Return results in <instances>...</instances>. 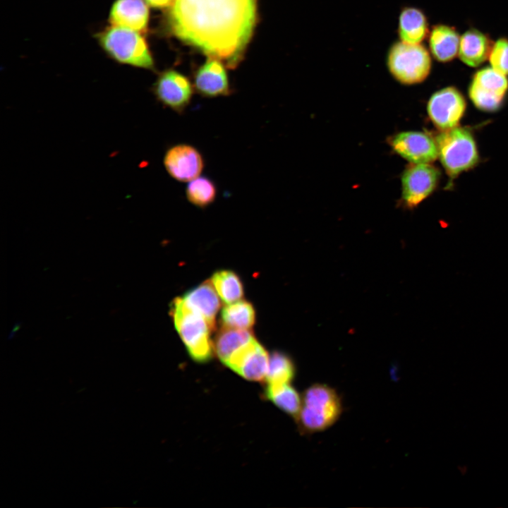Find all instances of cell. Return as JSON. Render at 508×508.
Returning <instances> with one entry per match:
<instances>
[{
	"label": "cell",
	"mask_w": 508,
	"mask_h": 508,
	"mask_svg": "<svg viewBox=\"0 0 508 508\" xmlns=\"http://www.w3.org/2000/svg\"><path fill=\"white\" fill-rule=\"evenodd\" d=\"M386 64L393 78L404 85L423 82L428 76L432 66L431 57L424 46L401 40L390 46Z\"/></svg>",
	"instance_id": "cell-5"
},
{
	"label": "cell",
	"mask_w": 508,
	"mask_h": 508,
	"mask_svg": "<svg viewBox=\"0 0 508 508\" xmlns=\"http://www.w3.org/2000/svg\"><path fill=\"white\" fill-rule=\"evenodd\" d=\"M389 144L398 155L413 164H429L438 156L436 141L422 132L399 133L390 139Z\"/></svg>",
	"instance_id": "cell-12"
},
{
	"label": "cell",
	"mask_w": 508,
	"mask_h": 508,
	"mask_svg": "<svg viewBox=\"0 0 508 508\" xmlns=\"http://www.w3.org/2000/svg\"><path fill=\"white\" fill-rule=\"evenodd\" d=\"M210 282H205L188 291L182 298L192 309L199 313L207 321L212 329L220 303L215 289Z\"/></svg>",
	"instance_id": "cell-16"
},
{
	"label": "cell",
	"mask_w": 508,
	"mask_h": 508,
	"mask_svg": "<svg viewBox=\"0 0 508 508\" xmlns=\"http://www.w3.org/2000/svg\"><path fill=\"white\" fill-rule=\"evenodd\" d=\"M397 33L399 40L404 42L420 44L428 34L425 13L416 7H404L399 16Z\"/></svg>",
	"instance_id": "cell-17"
},
{
	"label": "cell",
	"mask_w": 508,
	"mask_h": 508,
	"mask_svg": "<svg viewBox=\"0 0 508 508\" xmlns=\"http://www.w3.org/2000/svg\"><path fill=\"white\" fill-rule=\"evenodd\" d=\"M141 34L111 25L99 32L96 38L102 50L113 60L138 68L152 69L153 58Z\"/></svg>",
	"instance_id": "cell-3"
},
{
	"label": "cell",
	"mask_w": 508,
	"mask_h": 508,
	"mask_svg": "<svg viewBox=\"0 0 508 508\" xmlns=\"http://www.w3.org/2000/svg\"><path fill=\"white\" fill-rule=\"evenodd\" d=\"M164 166L173 179L186 182L200 176L204 168V160L195 147L180 143L171 146L166 151Z\"/></svg>",
	"instance_id": "cell-11"
},
{
	"label": "cell",
	"mask_w": 508,
	"mask_h": 508,
	"mask_svg": "<svg viewBox=\"0 0 508 508\" xmlns=\"http://www.w3.org/2000/svg\"><path fill=\"white\" fill-rule=\"evenodd\" d=\"M169 30L178 39L236 67L253 35L256 0H172Z\"/></svg>",
	"instance_id": "cell-1"
},
{
	"label": "cell",
	"mask_w": 508,
	"mask_h": 508,
	"mask_svg": "<svg viewBox=\"0 0 508 508\" xmlns=\"http://www.w3.org/2000/svg\"><path fill=\"white\" fill-rule=\"evenodd\" d=\"M491 48L490 40L485 34L471 29L460 37L459 58L466 65L476 67L487 59Z\"/></svg>",
	"instance_id": "cell-18"
},
{
	"label": "cell",
	"mask_w": 508,
	"mask_h": 508,
	"mask_svg": "<svg viewBox=\"0 0 508 508\" xmlns=\"http://www.w3.org/2000/svg\"><path fill=\"white\" fill-rule=\"evenodd\" d=\"M193 86L203 97L229 95L231 90L224 63L217 58L208 56L205 62L195 71Z\"/></svg>",
	"instance_id": "cell-14"
},
{
	"label": "cell",
	"mask_w": 508,
	"mask_h": 508,
	"mask_svg": "<svg viewBox=\"0 0 508 508\" xmlns=\"http://www.w3.org/2000/svg\"><path fill=\"white\" fill-rule=\"evenodd\" d=\"M290 384H267L265 395L266 399L296 420L301 408L302 395Z\"/></svg>",
	"instance_id": "cell-21"
},
{
	"label": "cell",
	"mask_w": 508,
	"mask_h": 508,
	"mask_svg": "<svg viewBox=\"0 0 508 508\" xmlns=\"http://www.w3.org/2000/svg\"><path fill=\"white\" fill-rule=\"evenodd\" d=\"M253 338L248 329L223 327L215 337L213 348L217 357L225 365L233 355Z\"/></svg>",
	"instance_id": "cell-20"
},
{
	"label": "cell",
	"mask_w": 508,
	"mask_h": 508,
	"mask_svg": "<svg viewBox=\"0 0 508 508\" xmlns=\"http://www.w3.org/2000/svg\"><path fill=\"white\" fill-rule=\"evenodd\" d=\"M508 90L505 75L492 67L482 68L473 75L468 93L473 104L483 111L497 110Z\"/></svg>",
	"instance_id": "cell-7"
},
{
	"label": "cell",
	"mask_w": 508,
	"mask_h": 508,
	"mask_svg": "<svg viewBox=\"0 0 508 508\" xmlns=\"http://www.w3.org/2000/svg\"><path fill=\"white\" fill-rule=\"evenodd\" d=\"M188 200L199 207L212 204L217 196V187L213 181L206 176H198L189 181L186 189Z\"/></svg>",
	"instance_id": "cell-25"
},
{
	"label": "cell",
	"mask_w": 508,
	"mask_h": 508,
	"mask_svg": "<svg viewBox=\"0 0 508 508\" xmlns=\"http://www.w3.org/2000/svg\"><path fill=\"white\" fill-rule=\"evenodd\" d=\"M145 2L155 8H168L172 0H145Z\"/></svg>",
	"instance_id": "cell-27"
},
{
	"label": "cell",
	"mask_w": 508,
	"mask_h": 508,
	"mask_svg": "<svg viewBox=\"0 0 508 508\" xmlns=\"http://www.w3.org/2000/svg\"><path fill=\"white\" fill-rule=\"evenodd\" d=\"M152 92L164 107L183 113L190 102L193 87L186 76L174 69H168L159 74Z\"/></svg>",
	"instance_id": "cell-8"
},
{
	"label": "cell",
	"mask_w": 508,
	"mask_h": 508,
	"mask_svg": "<svg viewBox=\"0 0 508 508\" xmlns=\"http://www.w3.org/2000/svg\"><path fill=\"white\" fill-rule=\"evenodd\" d=\"M295 374L294 363L289 356L279 351L272 353L266 376L267 384H290Z\"/></svg>",
	"instance_id": "cell-24"
},
{
	"label": "cell",
	"mask_w": 508,
	"mask_h": 508,
	"mask_svg": "<svg viewBox=\"0 0 508 508\" xmlns=\"http://www.w3.org/2000/svg\"><path fill=\"white\" fill-rule=\"evenodd\" d=\"M149 16L145 0H115L109 11V22L143 34L147 32Z\"/></svg>",
	"instance_id": "cell-15"
},
{
	"label": "cell",
	"mask_w": 508,
	"mask_h": 508,
	"mask_svg": "<svg viewBox=\"0 0 508 508\" xmlns=\"http://www.w3.org/2000/svg\"><path fill=\"white\" fill-rule=\"evenodd\" d=\"M211 282L218 296L225 303L240 300L243 295V287L239 277L230 270L217 271L212 275Z\"/></svg>",
	"instance_id": "cell-23"
},
{
	"label": "cell",
	"mask_w": 508,
	"mask_h": 508,
	"mask_svg": "<svg viewBox=\"0 0 508 508\" xmlns=\"http://www.w3.org/2000/svg\"><path fill=\"white\" fill-rule=\"evenodd\" d=\"M460 37L452 28L437 25L429 34V47L433 57L440 62L452 60L459 52Z\"/></svg>",
	"instance_id": "cell-19"
},
{
	"label": "cell",
	"mask_w": 508,
	"mask_h": 508,
	"mask_svg": "<svg viewBox=\"0 0 508 508\" xmlns=\"http://www.w3.org/2000/svg\"><path fill=\"white\" fill-rule=\"evenodd\" d=\"M490 63L497 71L508 75V40L499 39L492 47L489 55Z\"/></svg>",
	"instance_id": "cell-26"
},
{
	"label": "cell",
	"mask_w": 508,
	"mask_h": 508,
	"mask_svg": "<svg viewBox=\"0 0 508 508\" xmlns=\"http://www.w3.org/2000/svg\"><path fill=\"white\" fill-rule=\"evenodd\" d=\"M436 143L440 161L452 177L472 168L478 160L475 140L465 128L456 126L444 131Z\"/></svg>",
	"instance_id": "cell-6"
},
{
	"label": "cell",
	"mask_w": 508,
	"mask_h": 508,
	"mask_svg": "<svg viewBox=\"0 0 508 508\" xmlns=\"http://www.w3.org/2000/svg\"><path fill=\"white\" fill-rule=\"evenodd\" d=\"M269 359L267 351L253 338L225 365L246 380L260 382L266 379Z\"/></svg>",
	"instance_id": "cell-13"
},
{
	"label": "cell",
	"mask_w": 508,
	"mask_h": 508,
	"mask_svg": "<svg viewBox=\"0 0 508 508\" xmlns=\"http://www.w3.org/2000/svg\"><path fill=\"white\" fill-rule=\"evenodd\" d=\"M171 313L175 327L193 360L208 361L212 356L210 335L213 329L207 321L190 308L182 297L174 301Z\"/></svg>",
	"instance_id": "cell-4"
},
{
	"label": "cell",
	"mask_w": 508,
	"mask_h": 508,
	"mask_svg": "<svg viewBox=\"0 0 508 508\" xmlns=\"http://www.w3.org/2000/svg\"><path fill=\"white\" fill-rule=\"evenodd\" d=\"M255 313L253 306L246 301H238L225 306L221 313L224 327L248 329L255 323Z\"/></svg>",
	"instance_id": "cell-22"
},
{
	"label": "cell",
	"mask_w": 508,
	"mask_h": 508,
	"mask_svg": "<svg viewBox=\"0 0 508 508\" xmlns=\"http://www.w3.org/2000/svg\"><path fill=\"white\" fill-rule=\"evenodd\" d=\"M428 113L433 123L446 131L456 126L464 115L466 102L460 92L453 87L435 92L428 103Z\"/></svg>",
	"instance_id": "cell-10"
},
{
	"label": "cell",
	"mask_w": 508,
	"mask_h": 508,
	"mask_svg": "<svg viewBox=\"0 0 508 508\" xmlns=\"http://www.w3.org/2000/svg\"><path fill=\"white\" fill-rule=\"evenodd\" d=\"M342 411V402L337 391L326 384L314 383L302 394L301 408L296 421L301 431L313 434L332 426Z\"/></svg>",
	"instance_id": "cell-2"
},
{
	"label": "cell",
	"mask_w": 508,
	"mask_h": 508,
	"mask_svg": "<svg viewBox=\"0 0 508 508\" xmlns=\"http://www.w3.org/2000/svg\"><path fill=\"white\" fill-rule=\"evenodd\" d=\"M440 171L428 164H412L401 176L402 199L406 207L413 208L434 190Z\"/></svg>",
	"instance_id": "cell-9"
}]
</instances>
